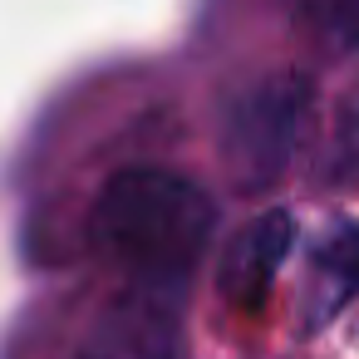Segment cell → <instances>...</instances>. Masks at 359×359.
<instances>
[{
	"mask_svg": "<svg viewBox=\"0 0 359 359\" xmlns=\"http://www.w3.org/2000/svg\"><path fill=\"white\" fill-rule=\"evenodd\" d=\"M172 280H128L84 325L69 359H182V310Z\"/></svg>",
	"mask_w": 359,
	"mask_h": 359,
	"instance_id": "3",
	"label": "cell"
},
{
	"mask_svg": "<svg viewBox=\"0 0 359 359\" xmlns=\"http://www.w3.org/2000/svg\"><path fill=\"white\" fill-rule=\"evenodd\" d=\"M359 295V226H334L325 231V241L315 246V266H310V325L330 320L334 310H344Z\"/></svg>",
	"mask_w": 359,
	"mask_h": 359,
	"instance_id": "5",
	"label": "cell"
},
{
	"mask_svg": "<svg viewBox=\"0 0 359 359\" xmlns=\"http://www.w3.org/2000/svg\"><path fill=\"white\" fill-rule=\"evenodd\" d=\"M305 79L295 74H271L256 79L251 89H241L226 104L222 118V153L236 172L241 187H266L276 182V172L285 168L295 133L305 123Z\"/></svg>",
	"mask_w": 359,
	"mask_h": 359,
	"instance_id": "2",
	"label": "cell"
},
{
	"mask_svg": "<svg viewBox=\"0 0 359 359\" xmlns=\"http://www.w3.org/2000/svg\"><path fill=\"white\" fill-rule=\"evenodd\" d=\"M290 241H295V222H290L285 212H266V217L231 246L222 280H226V295H231L241 310H261V305H266V290H271V280H276V271H280Z\"/></svg>",
	"mask_w": 359,
	"mask_h": 359,
	"instance_id": "4",
	"label": "cell"
},
{
	"mask_svg": "<svg viewBox=\"0 0 359 359\" xmlns=\"http://www.w3.org/2000/svg\"><path fill=\"white\" fill-rule=\"evenodd\" d=\"M217 226L212 197L172 172V168H118L94 197V246L128 276V280H172L182 285L187 271L202 261Z\"/></svg>",
	"mask_w": 359,
	"mask_h": 359,
	"instance_id": "1",
	"label": "cell"
},
{
	"mask_svg": "<svg viewBox=\"0 0 359 359\" xmlns=\"http://www.w3.org/2000/svg\"><path fill=\"white\" fill-rule=\"evenodd\" d=\"M295 20L330 50H359V0H290Z\"/></svg>",
	"mask_w": 359,
	"mask_h": 359,
	"instance_id": "6",
	"label": "cell"
}]
</instances>
